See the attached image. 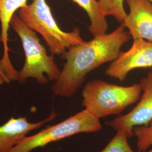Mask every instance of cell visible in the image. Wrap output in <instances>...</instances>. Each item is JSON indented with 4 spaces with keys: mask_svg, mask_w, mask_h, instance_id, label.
Segmentation results:
<instances>
[{
    "mask_svg": "<svg viewBox=\"0 0 152 152\" xmlns=\"http://www.w3.org/2000/svg\"><path fill=\"white\" fill-rule=\"evenodd\" d=\"M131 36L121 24L113 32L94 36L90 41L72 46L62 56L65 60L52 87L55 95L73 96L81 87L87 75L100 66L115 60Z\"/></svg>",
    "mask_w": 152,
    "mask_h": 152,
    "instance_id": "obj_1",
    "label": "cell"
},
{
    "mask_svg": "<svg viewBox=\"0 0 152 152\" xmlns=\"http://www.w3.org/2000/svg\"><path fill=\"white\" fill-rule=\"evenodd\" d=\"M141 92L140 83L124 86L94 80L88 82L83 88L81 105L100 120L121 114L136 103Z\"/></svg>",
    "mask_w": 152,
    "mask_h": 152,
    "instance_id": "obj_2",
    "label": "cell"
},
{
    "mask_svg": "<svg viewBox=\"0 0 152 152\" xmlns=\"http://www.w3.org/2000/svg\"><path fill=\"white\" fill-rule=\"evenodd\" d=\"M18 16L28 27L42 36L53 55L62 56L72 46L85 41L78 28L65 32L59 27L46 0H33L19 10Z\"/></svg>",
    "mask_w": 152,
    "mask_h": 152,
    "instance_id": "obj_3",
    "label": "cell"
},
{
    "mask_svg": "<svg viewBox=\"0 0 152 152\" xmlns=\"http://www.w3.org/2000/svg\"><path fill=\"white\" fill-rule=\"evenodd\" d=\"M10 27L20 38L25 54V62L19 72L18 81L22 84L33 78L40 85H46L49 81H55L61 70L53 55H48L41 44L36 33L28 27L15 14L11 20Z\"/></svg>",
    "mask_w": 152,
    "mask_h": 152,
    "instance_id": "obj_4",
    "label": "cell"
},
{
    "mask_svg": "<svg viewBox=\"0 0 152 152\" xmlns=\"http://www.w3.org/2000/svg\"><path fill=\"white\" fill-rule=\"evenodd\" d=\"M102 129L100 120L84 109L59 123L24 137L8 152H31L51 143L80 134L94 133Z\"/></svg>",
    "mask_w": 152,
    "mask_h": 152,
    "instance_id": "obj_5",
    "label": "cell"
},
{
    "mask_svg": "<svg viewBox=\"0 0 152 152\" xmlns=\"http://www.w3.org/2000/svg\"><path fill=\"white\" fill-rule=\"evenodd\" d=\"M141 96L136 106L126 114L106 123L116 131H123L128 138L134 136V129L147 126L152 121V71H149L139 83Z\"/></svg>",
    "mask_w": 152,
    "mask_h": 152,
    "instance_id": "obj_6",
    "label": "cell"
},
{
    "mask_svg": "<svg viewBox=\"0 0 152 152\" xmlns=\"http://www.w3.org/2000/svg\"><path fill=\"white\" fill-rule=\"evenodd\" d=\"M152 67V42L141 39L133 40L130 48L120 53L105 72L108 77L125 81L131 71Z\"/></svg>",
    "mask_w": 152,
    "mask_h": 152,
    "instance_id": "obj_7",
    "label": "cell"
},
{
    "mask_svg": "<svg viewBox=\"0 0 152 152\" xmlns=\"http://www.w3.org/2000/svg\"><path fill=\"white\" fill-rule=\"evenodd\" d=\"M129 8L122 23L131 37L152 42V4L149 0H125Z\"/></svg>",
    "mask_w": 152,
    "mask_h": 152,
    "instance_id": "obj_8",
    "label": "cell"
},
{
    "mask_svg": "<svg viewBox=\"0 0 152 152\" xmlns=\"http://www.w3.org/2000/svg\"><path fill=\"white\" fill-rule=\"evenodd\" d=\"M56 117L54 110L46 118L36 122L29 121L27 117H12L0 126V152H9L29 133L52 121Z\"/></svg>",
    "mask_w": 152,
    "mask_h": 152,
    "instance_id": "obj_9",
    "label": "cell"
},
{
    "mask_svg": "<svg viewBox=\"0 0 152 152\" xmlns=\"http://www.w3.org/2000/svg\"><path fill=\"white\" fill-rule=\"evenodd\" d=\"M28 0H0V41L3 45V55L0 64L9 76L15 75L17 71L11 63L9 55V31L11 20L17 10L28 5Z\"/></svg>",
    "mask_w": 152,
    "mask_h": 152,
    "instance_id": "obj_10",
    "label": "cell"
},
{
    "mask_svg": "<svg viewBox=\"0 0 152 152\" xmlns=\"http://www.w3.org/2000/svg\"><path fill=\"white\" fill-rule=\"evenodd\" d=\"M87 13L90 19L88 31L93 36L107 33L108 24L97 0H72Z\"/></svg>",
    "mask_w": 152,
    "mask_h": 152,
    "instance_id": "obj_11",
    "label": "cell"
},
{
    "mask_svg": "<svg viewBox=\"0 0 152 152\" xmlns=\"http://www.w3.org/2000/svg\"><path fill=\"white\" fill-rule=\"evenodd\" d=\"M105 16L113 17L116 21L122 24L127 13L124 8L125 0H97Z\"/></svg>",
    "mask_w": 152,
    "mask_h": 152,
    "instance_id": "obj_12",
    "label": "cell"
},
{
    "mask_svg": "<svg viewBox=\"0 0 152 152\" xmlns=\"http://www.w3.org/2000/svg\"><path fill=\"white\" fill-rule=\"evenodd\" d=\"M134 136L137 139L139 152H144L152 148V121L147 126L134 129Z\"/></svg>",
    "mask_w": 152,
    "mask_h": 152,
    "instance_id": "obj_13",
    "label": "cell"
},
{
    "mask_svg": "<svg viewBox=\"0 0 152 152\" xmlns=\"http://www.w3.org/2000/svg\"><path fill=\"white\" fill-rule=\"evenodd\" d=\"M128 139L123 131H117L114 137L100 152H134L129 143Z\"/></svg>",
    "mask_w": 152,
    "mask_h": 152,
    "instance_id": "obj_14",
    "label": "cell"
},
{
    "mask_svg": "<svg viewBox=\"0 0 152 152\" xmlns=\"http://www.w3.org/2000/svg\"><path fill=\"white\" fill-rule=\"evenodd\" d=\"M9 78L6 74L5 72L0 65V86L10 82Z\"/></svg>",
    "mask_w": 152,
    "mask_h": 152,
    "instance_id": "obj_15",
    "label": "cell"
},
{
    "mask_svg": "<svg viewBox=\"0 0 152 152\" xmlns=\"http://www.w3.org/2000/svg\"><path fill=\"white\" fill-rule=\"evenodd\" d=\"M152 152V148H150V149H148V150L145 151H144V152Z\"/></svg>",
    "mask_w": 152,
    "mask_h": 152,
    "instance_id": "obj_16",
    "label": "cell"
},
{
    "mask_svg": "<svg viewBox=\"0 0 152 152\" xmlns=\"http://www.w3.org/2000/svg\"><path fill=\"white\" fill-rule=\"evenodd\" d=\"M149 1H151V2H152V0H149Z\"/></svg>",
    "mask_w": 152,
    "mask_h": 152,
    "instance_id": "obj_17",
    "label": "cell"
}]
</instances>
